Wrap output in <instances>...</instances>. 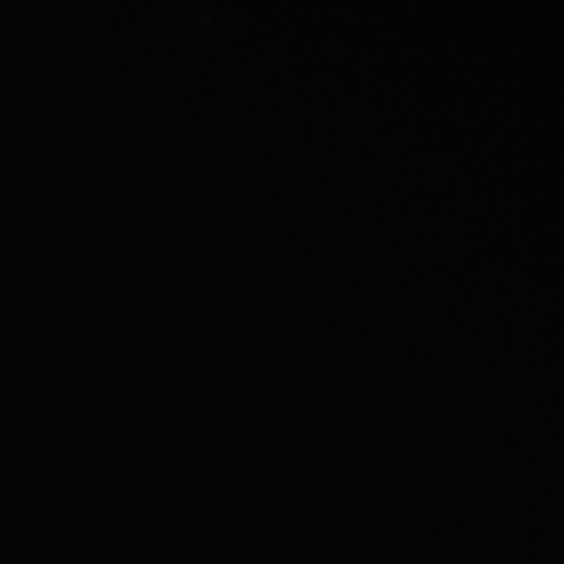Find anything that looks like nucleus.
I'll return each instance as SVG.
<instances>
[]
</instances>
